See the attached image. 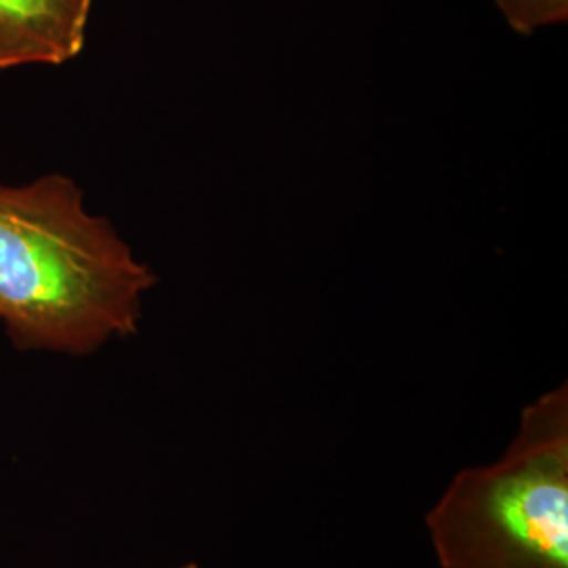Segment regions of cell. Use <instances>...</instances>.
Listing matches in <instances>:
<instances>
[{
  "mask_svg": "<svg viewBox=\"0 0 568 568\" xmlns=\"http://www.w3.org/2000/svg\"><path fill=\"white\" fill-rule=\"evenodd\" d=\"M156 283L72 178L0 183V323L21 352L89 356L135 335Z\"/></svg>",
  "mask_w": 568,
  "mask_h": 568,
  "instance_id": "1",
  "label": "cell"
},
{
  "mask_svg": "<svg viewBox=\"0 0 568 568\" xmlns=\"http://www.w3.org/2000/svg\"><path fill=\"white\" fill-rule=\"evenodd\" d=\"M516 34L530 37L541 28L567 23L568 0H493Z\"/></svg>",
  "mask_w": 568,
  "mask_h": 568,
  "instance_id": "4",
  "label": "cell"
},
{
  "mask_svg": "<svg viewBox=\"0 0 568 568\" xmlns=\"http://www.w3.org/2000/svg\"><path fill=\"white\" fill-rule=\"evenodd\" d=\"M91 11L93 0H0V70L77 60Z\"/></svg>",
  "mask_w": 568,
  "mask_h": 568,
  "instance_id": "3",
  "label": "cell"
},
{
  "mask_svg": "<svg viewBox=\"0 0 568 568\" xmlns=\"http://www.w3.org/2000/svg\"><path fill=\"white\" fill-rule=\"evenodd\" d=\"M440 568H568V386L525 406L504 453L457 471L426 514Z\"/></svg>",
  "mask_w": 568,
  "mask_h": 568,
  "instance_id": "2",
  "label": "cell"
},
{
  "mask_svg": "<svg viewBox=\"0 0 568 568\" xmlns=\"http://www.w3.org/2000/svg\"><path fill=\"white\" fill-rule=\"evenodd\" d=\"M178 568H201V567H199V565H194V562H190V565H183V567H178Z\"/></svg>",
  "mask_w": 568,
  "mask_h": 568,
  "instance_id": "5",
  "label": "cell"
}]
</instances>
